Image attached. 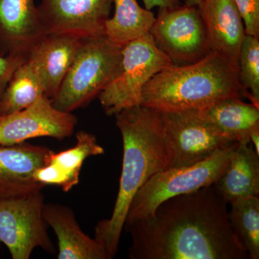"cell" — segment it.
<instances>
[{
	"label": "cell",
	"mask_w": 259,
	"mask_h": 259,
	"mask_svg": "<svg viewBox=\"0 0 259 259\" xmlns=\"http://www.w3.org/2000/svg\"><path fill=\"white\" fill-rule=\"evenodd\" d=\"M51 151L27 142L0 146V199L44 190L35 175L47 163Z\"/></svg>",
	"instance_id": "13"
},
{
	"label": "cell",
	"mask_w": 259,
	"mask_h": 259,
	"mask_svg": "<svg viewBox=\"0 0 259 259\" xmlns=\"http://www.w3.org/2000/svg\"><path fill=\"white\" fill-rule=\"evenodd\" d=\"M197 110L231 142L250 144V133L259 127V107L243 102L240 97H227Z\"/></svg>",
	"instance_id": "18"
},
{
	"label": "cell",
	"mask_w": 259,
	"mask_h": 259,
	"mask_svg": "<svg viewBox=\"0 0 259 259\" xmlns=\"http://www.w3.org/2000/svg\"><path fill=\"white\" fill-rule=\"evenodd\" d=\"M81 39L67 34L47 35L29 54L28 60L40 77L45 96L51 100L71 67Z\"/></svg>",
	"instance_id": "15"
},
{
	"label": "cell",
	"mask_w": 259,
	"mask_h": 259,
	"mask_svg": "<svg viewBox=\"0 0 259 259\" xmlns=\"http://www.w3.org/2000/svg\"><path fill=\"white\" fill-rule=\"evenodd\" d=\"M197 7L210 51L238 67L240 51L246 34L236 5L233 0H202Z\"/></svg>",
	"instance_id": "14"
},
{
	"label": "cell",
	"mask_w": 259,
	"mask_h": 259,
	"mask_svg": "<svg viewBox=\"0 0 259 259\" xmlns=\"http://www.w3.org/2000/svg\"><path fill=\"white\" fill-rule=\"evenodd\" d=\"M250 142L255 152L259 155V127H255L250 133Z\"/></svg>",
	"instance_id": "27"
},
{
	"label": "cell",
	"mask_w": 259,
	"mask_h": 259,
	"mask_svg": "<svg viewBox=\"0 0 259 259\" xmlns=\"http://www.w3.org/2000/svg\"><path fill=\"white\" fill-rule=\"evenodd\" d=\"M76 143L73 147L55 153L51 151L47 163L56 168L64 180L63 191L69 192L79 182L83 162L90 156L105 153L93 134L80 131L76 135Z\"/></svg>",
	"instance_id": "21"
},
{
	"label": "cell",
	"mask_w": 259,
	"mask_h": 259,
	"mask_svg": "<svg viewBox=\"0 0 259 259\" xmlns=\"http://www.w3.org/2000/svg\"><path fill=\"white\" fill-rule=\"evenodd\" d=\"M114 15L105 24V35L123 47L149 32L155 21L151 10L141 8L137 0H112Z\"/></svg>",
	"instance_id": "19"
},
{
	"label": "cell",
	"mask_w": 259,
	"mask_h": 259,
	"mask_svg": "<svg viewBox=\"0 0 259 259\" xmlns=\"http://www.w3.org/2000/svg\"><path fill=\"white\" fill-rule=\"evenodd\" d=\"M44 218L57 237L58 259H109L103 246L82 231L68 206L45 203Z\"/></svg>",
	"instance_id": "16"
},
{
	"label": "cell",
	"mask_w": 259,
	"mask_h": 259,
	"mask_svg": "<svg viewBox=\"0 0 259 259\" xmlns=\"http://www.w3.org/2000/svg\"><path fill=\"white\" fill-rule=\"evenodd\" d=\"M115 116L123 145L118 193L111 216L98 222L95 229V238L105 248L109 259L117 253L135 195L155 174L167 168L157 111L138 105L121 110Z\"/></svg>",
	"instance_id": "2"
},
{
	"label": "cell",
	"mask_w": 259,
	"mask_h": 259,
	"mask_svg": "<svg viewBox=\"0 0 259 259\" xmlns=\"http://www.w3.org/2000/svg\"><path fill=\"white\" fill-rule=\"evenodd\" d=\"M259 37L245 35L238 61V77L245 97L259 107Z\"/></svg>",
	"instance_id": "23"
},
{
	"label": "cell",
	"mask_w": 259,
	"mask_h": 259,
	"mask_svg": "<svg viewBox=\"0 0 259 259\" xmlns=\"http://www.w3.org/2000/svg\"><path fill=\"white\" fill-rule=\"evenodd\" d=\"M122 47L105 35L81 39L53 105L71 112L88 105L118 74Z\"/></svg>",
	"instance_id": "4"
},
{
	"label": "cell",
	"mask_w": 259,
	"mask_h": 259,
	"mask_svg": "<svg viewBox=\"0 0 259 259\" xmlns=\"http://www.w3.org/2000/svg\"><path fill=\"white\" fill-rule=\"evenodd\" d=\"M232 231L250 259L259 258V198L246 197L230 202Z\"/></svg>",
	"instance_id": "22"
},
{
	"label": "cell",
	"mask_w": 259,
	"mask_h": 259,
	"mask_svg": "<svg viewBox=\"0 0 259 259\" xmlns=\"http://www.w3.org/2000/svg\"><path fill=\"white\" fill-rule=\"evenodd\" d=\"M77 122L76 116L58 110L44 95L30 106L0 118V146H13L39 137L62 141L72 136Z\"/></svg>",
	"instance_id": "10"
},
{
	"label": "cell",
	"mask_w": 259,
	"mask_h": 259,
	"mask_svg": "<svg viewBox=\"0 0 259 259\" xmlns=\"http://www.w3.org/2000/svg\"><path fill=\"white\" fill-rule=\"evenodd\" d=\"M213 187L216 193L228 204L238 199L258 197L259 155L251 144L238 143Z\"/></svg>",
	"instance_id": "17"
},
{
	"label": "cell",
	"mask_w": 259,
	"mask_h": 259,
	"mask_svg": "<svg viewBox=\"0 0 259 259\" xmlns=\"http://www.w3.org/2000/svg\"><path fill=\"white\" fill-rule=\"evenodd\" d=\"M238 144L234 143L195 164L167 168L155 174L135 195L125 223L150 217L166 199L214 185Z\"/></svg>",
	"instance_id": "5"
},
{
	"label": "cell",
	"mask_w": 259,
	"mask_h": 259,
	"mask_svg": "<svg viewBox=\"0 0 259 259\" xmlns=\"http://www.w3.org/2000/svg\"><path fill=\"white\" fill-rule=\"evenodd\" d=\"M44 95L40 77L27 59L15 71L0 97V117L30 106Z\"/></svg>",
	"instance_id": "20"
},
{
	"label": "cell",
	"mask_w": 259,
	"mask_h": 259,
	"mask_svg": "<svg viewBox=\"0 0 259 259\" xmlns=\"http://www.w3.org/2000/svg\"><path fill=\"white\" fill-rule=\"evenodd\" d=\"M149 33L158 49L173 64H192L211 52L197 5L159 8Z\"/></svg>",
	"instance_id": "9"
},
{
	"label": "cell",
	"mask_w": 259,
	"mask_h": 259,
	"mask_svg": "<svg viewBox=\"0 0 259 259\" xmlns=\"http://www.w3.org/2000/svg\"><path fill=\"white\" fill-rule=\"evenodd\" d=\"M46 35L34 0H0V55L27 60Z\"/></svg>",
	"instance_id": "12"
},
{
	"label": "cell",
	"mask_w": 259,
	"mask_h": 259,
	"mask_svg": "<svg viewBox=\"0 0 259 259\" xmlns=\"http://www.w3.org/2000/svg\"><path fill=\"white\" fill-rule=\"evenodd\" d=\"M245 97L238 67L211 51L197 62L172 64L153 76L141 105L158 111L201 110L227 97Z\"/></svg>",
	"instance_id": "3"
},
{
	"label": "cell",
	"mask_w": 259,
	"mask_h": 259,
	"mask_svg": "<svg viewBox=\"0 0 259 259\" xmlns=\"http://www.w3.org/2000/svg\"><path fill=\"white\" fill-rule=\"evenodd\" d=\"M145 8L151 10L153 8L158 7V8H176L181 5L180 0H143Z\"/></svg>",
	"instance_id": "26"
},
{
	"label": "cell",
	"mask_w": 259,
	"mask_h": 259,
	"mask_svg": "<svg viewBox=\"0 0 259 259\" xmlns=\"http://www.w3.org/2000/svg\"><path fill=\"white\" fill-rule=\"evenodd\" d=\"M25 61L22 58L0 55V97L4 93L15 71Z\"/></svg>",
	"instance_id": "25"
},
{
	"label": "cell",
	"mask_w": 259,
	"mask_h": 259,
	"mask_svg": "<svg viewBox=\"0 0 259 259\" xmlns=\"http://www.w3.org/2000/svg\"><path fill=\"white\" fill-rule=\"evenodd\" d=\"M244 24L245 34L259 37V0H233Z\"/></svg>",
	"instance_id": "24"
},
{
	"label": "cell",
	"mask_w": 259,
	"mask_h": 259,
	"mask_svg": "<svg viewBox=\"0 0 259 259\" xmlns=\"http://www.w3.org/2000/svg\"><path fill=\"white\" fill-rule=\"evenodd\" d=\"M184 4L190 5H198L202 0H183Z\"/></svg>",
	"instance_id": "28"
},
{
	"label": "cell",
	"mask_w": 259,
	"mask_h": 259,
	"mask_svg": "<svg viewBox=\"0 0 259 259\" xmlns=\"http://www.w3.org/2000/svg\"><path fill=\"white\" fill-rule=\"evenodd\" d=\"M156 111L166 149L167 168L195 164L236 143L223 137L197 110Z\"/></svg>",
	"instance_id": "7"
},
{
	"label": "cell",
	"mask_w": 259,
	"mask_h": 259,
	"mask_svg": "<svg viewBox=\"0 0 259 259\" xmlns=\"http://www.w3.org/2000/svg\"><path fill=\"white\" fill-rule=\"evenodd\" d=\"M112 0H40L37 9L46 35L80 38L105 35Z\"/></svg>",
	"instance_id": "11"
},
{
	"label": "cell",
	"mask_w": 259,
	"mask_h": 259,
	"mask_svg": "<svg viewBox=\"0 0 259 259\" xmlns=\"http://www.w3.org/2000/svg\"><path fill=\"white\" fill-rule=\"evenodd\" d=\"M228 204L213 185L166 199L150 217L125 223L129 258H249L232 231Z\"/></svg>",
	"instance_id": "1"
},
{
	"label": "cell",
	"mask_w": 259,
	"mask_h": 259,
	"mask_svg": "<svg viewBox=\"0 0 259 259\" xmlns=\"http://www.w3.org/2000/svg\"><path fill=\"white\" fill-rule=\"evenodd\" d=\"M44 204L42 190L0 199V241L12 258L29 259L37 248L56 251L44 218Z\"/></svg>",
	"instance_id": "8"
},
{
	"label": "cell",
	"mask_w": 259,
	"mask_h": 259,
	"mask_svg": "<svg viewBox=\"0 0 259 259\" xmlns=\"http://www.w3.org/2000/svg\"><path fill=\"white\" fill-rule=\"evenodd\" d=\"M169 58L156 47L148 32L122 49L118 74L98 95L105 113H116L141 105L146 83L161 70L172 65Z\"/></svg>",
	"instance_id": "6"
},
{
	"label": "cell",
	"mask_w": 259,
	"mask_h": 259,
	"mask_svg": "<svg viewBox=\"0 0 259 259\" xmlns=\"http://www.w3.org/2000/svg\"><path fill=\"white\" fill-rule=\"evenodd\" d=\"M0 118H1V117H0Z\"/></svg>",
	"instance_id": "29"
}]
</instances>
